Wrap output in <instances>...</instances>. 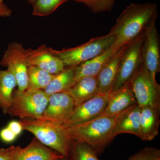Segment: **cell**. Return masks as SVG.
Listing matches in <instances>:
<instances>
[{
  "label": "cell",
  "mask_w": 160,
  "mask_h": 160,
  "mask_svg": "<svg viewBox=\"0 0 160 160\" xmlns=\"http://www.w3.org/2000/svg\"><path fill=\"white\" fill-rule=\"evenodd\" d=\"M156 3H131L121 12L109 33L114 42L110 48L116 50L128 44L144 32L158 17Z\"/></svg>",
  "instance_id": "cell-1"
},
{
  "label": "cell",
  "mask_w": 160,
  "mask_h": 160,
  "mask_svg": "<svg viewBox=\"0 0 160 160\" xmlns=\"http://www.w3.org/2000/svg\"><path fill=\"white\" fill-rule=\"evenodd\" d=\"M118 114L114 116L100 115L65 129L72 140L88 144L100 154L112 141L111 132Z\"/></svg>",
  "instance_id": "cell-2"
},
{
  "label": "cell",
  "mask_w": 160,
  "mask_h": 160,
  "mask_svg": "<svg viewBox=\"0 0 160 160\" xmlns=\"http://www.w3.org/2000/svg\"><path fill=\"white\" fill-rule=\"evenodd\" d=\"M19 122L23 130L31 132L43 145L69 157L72 140L62 126L41 119H21Z\"/></svg>",
  "instance_id": "cell-3"
},
{
  "label": "cell",
  "mask_w": 160,
  "mask_h": 160,
  "mask_svg": "<svg viewBox=\"0 0 160 160\" xmlns=\"http://www.w3.org/2000/svg\"><path fill=\"white\" fill-rule=\"evenodd\" d=\"M113 36L106 35L92 38L81 46L57 50L50 48L52 53L62 62L65 68L75 67L96 57L109 49L114 42Z\"/></svg>",
  "instance_id": "cell-4"
},
{
  "label": "cell",
  "mask_w": 160,
  "mask_h": 160,
  "mask_svg": "<svg viewBox=\"0 0 160 160\" xmlns=\"http://www.w3.org/2000/svg\"><path fill=\"white\" fill-rule=\"evenodd\" d=\"M49 97V95L41 89L14 90L8 114L21 119H41L48 105Z\"/></svg>",
  "instance_id": "cell-5"
},
{
  "label": "cell",
  "mask_w": 160,
  "mask_h": 160,
  "mask_svg": "<svg viewBox=\"0 0 160 160\" xmlns=\"http://www.w3.org/2000/svg\"><path fill=\"white\" fill-rule=\"evenodd\" d=\"M138 105L160 109V86L143 64L131 81Z\"/></svg>",
  "instance_id": "cell-6"
},
{
  "label": "cell",
  "mask_w": 160,
  "mask_h": 160,
  "mask_svg": "<svg viewBox=\"0 0 160 160\" xmlns=\"http://www.w3.org/2000/svg\"><path fill=\"white\" fill-rule=\"evenodd\" d=\"M144 33V32L128 44L120 62L112 91L131 82L142 65V48Z\"/></svg>",
  "instance_id": "cell-7"
},
{
  "label": "cell",
  "mask_w": 160,
  "mask_h": 160,
  "mask_svg": "<svg viewBox=\"0 0 160 160\" xmlns=\"http://www.w3.org/2000/svg\"><path fill=\"white\" fill-rule=\"evenodd\" d=\"M1 64L7 67L14 76L18 90L24 91L28 87V65L26 49L21 43L13 42L9 44Z\"/></svg>",
  "instance_id": "cell-8"
},
{
  "label": "cell",
  "mask_w": 160,
  "mask_h": 160,
  "mask_svg": "<svg viewBox=\"0 0 160 160\" xmlns=\"http://www.w3.org/2000/svg\"><path fill=\"white\" fill-rule=\"evenodd\" d=\"M142 56L143 66L156 78V74L160 72V37L156 21L151 23L144 31Z\"/></svg>",
  "instance_id": "cell-9"
},
{
  "label": "cell",
  "mask_w": 160,
  "mask_h": 160,
  "mask_svg": "<svg viewBox=\"0 0 160 160\" xmlns=\"http://www.w3.org/2000/svg\"><path fill=\"white\" fill-rule=\"evenodd\" d=\"M111 93L105 95H98L75 106L71 116L63 124V128L65 129L82 124L100 116L106 109Z\"/></svg>",
  "instance_id": "cell-10"
},
{
  "label": "cell",
  "mask_w": 160,
  "mask_h": 160,
  "mask_svg": "<svg viewBox=\"0 0 160 160\" xmlns=\"http://www.w3.org/2000/svg\"><path fill=\"white\" fill-rule=\"evenodd\" d=\"M74 107V101L66 92L50 95L41 120L62 126L71 116Z\"/></svg>",
  "instance_id": "cell-11"
},
{
  "label": "cell",
  "mask_w": 160,
  "mask_h": 160,
  "mask_svg": "<svg viewBox=\"0 0 160 160\" xmlns=\"http://www.w3.org/2000/svg\"><path fill=\"white\" fill-rule=\"evenodd\" d=\"M26 54L28 66H36L52 74H57L65 69L62 62L45 45L35 49H27Z\"/></svg>",
  "instance_id": "cell-12"
},
{
  "label": "cell",
  "mask_w": 160,
  "mask_h": 160,
  "mask_svg": "<svg viewBox=\"0 0 160 160\" xmlns=\"http://www.w3.org/2000/svg\"><path fill=\"white\" fill-rule=\"evenodd\" d=\"M128 44L117 51L97 76L98 95L110 94L113 90L120 62Z\"/></svg>",
  "instance_id": "cell-13"
},
{
  "label": "cell",
  "mask_w": 160,
  "mask_h": 160,
  "mask_svg": "<svg viewBox=\"0 0 160 160\" xmlns=\"http://www.w3.org/2000/svg\"><path fill=\"white\" fill-rule=\"evenodd\" d=\"M132 91L131 82L126 83L121 88L111 92L106 109L101 115L114 116L129 107L137 104Z\"/></svg>",
  "instance_id": "cell-14"
},
{
  "label": "cell",
  "mask_w": 160,
  "mask_h": 160,
  "mask_svg": "<svg viewBox=\"0 0 160 160\" xmlns=\"http://www.w3.org/2000/svg\"><path fill=\"white\" fill-rule=\"evenodd\" d=\"M141 109L137 104L118 114L112 131V139L124 133H131L139 137Z\"/></svg>",
  "instance_id": "cell-15"
},
{
  "label": "cell",
  "mask_w": 160,
  "mask_h": 160,
  "mask_svg": "<svg viewBox=\"0 0 160 160\" xmlns=\"http://www.w3.org/2000/svg\"><path fill=\"white\" fill-rule=\"evenodd\" d=\"M62 92L72 98L75 106H78L98 95L97 76L83 78Z\"/></svg>",
  "instance_id": "cell-16"
},
{
  "label": "cell",
  "mask_w": 160,
  "mask_h": 160,
  "mask_svg": "<svg viewBox=\"0 0 160 160\" xmlns=\"http://www.w3.org/2000/svg\"><path fill=\"white\" fill-rule=\"evenodd\" d=\"M62 157L35 137L25 148L20 147L15 160H56Z\"/></svg>",
  "instance_id": "cell-17"
},
{
  "label": "cell",
  "mask_w": 160,
  "mask_h": 160,
  "mask_svg": "<svg viewBox=\"0 0 160 160\" xmlns=\"http://www.w3.org/2000/svg\"><path fill=\"white\" fill-rule=\"evenodd\" d=\"M160 109L146 106L141 109L139 138L143 141L152 140L158 134Z\"/></svg>",
  "instance_id": "cell-18"
},
{
  "label": "cell",
  "mask_w": 160,
  "mask_h": 160,
  "mask_svg": "<svg viewBox=\"0 0 160 160\" xmlns=\"http://www.w3.org/2000/svg\"><path fill=\"white\" fill-rule=\"evenodd\" d=\"M117 50L112 48H109L96 57L75 66V83L86 77L98 76Z\"/></svg>",
  "instance_id": "cell-19"
},
{
  "label": "cell",
  "mask_w": 160,
  "mask_h": 160,
  "mask_svg": "<svg viewBox=\"0 0 160 160\" xmlns=\"http://www.w3.org/2000/svg\"><path fill=\"white\" fill-rule=\"evenodd\" d=\"M14 76L9 69H0V108L4 114H8L11 108L12 93L16 86Z\"/></svg>",
  "instance_id": "cell-20"
},
{
  "label": "cell",
  "mask_w": 160,
  "mask_h": 160,
  "mask_svg": "<svg viewBox=\"0 0 160 160\" xmlns=\"http://www.w3.org/2000/svg\"><path fill=\"white\" fill-rule=\"evenodd\" d=\"M75 83L74 67H68L55 74L48 86L43 90L50 96L67 90Z\"/></svg>",
  "instance_id": "cell-21"
},
{
  "label": "cell",
  "mask_w": 160,
  "mask_h": 160,
  "mask_svg": "<svg viewBox=\"0 0 160 160\" xmlns=\"http://www.w3.org/2000/svg\"><path fill=\"white\" fill-rule=\"evenodd\" d=\"M54 75L36 66H28L27 89L44 90L48 86Z\"/></svg>",
  "instance_id": "cell-22"
},
{
  "label": "cell",
  "mask_w": 160,
  "mask_h": 160,
  "mask_svg": "<svg viewBox=\"0 0 160 160\" xmlns=\"http://www.w3.org/2000/svg\"><path fill=\"white\" fill-rule=\"evenodd\" d=\"M96 152L86 143L72 140L69 157V160H99Z\"/></svg>",
  "instance_id": "cell-23"
},
{
  "label": "cell",
  "mask_w": 160,
  "mask_h": 160,
  "mask_svg": "<svg viewBox=\"0 0 160 160\" xmlns=\"http://www.w3.org/2000/svg\"><path fill=\"white\" fill-rule=\"evenodd\" d=\"M70 0H37L33 4L32 14L37 16L49 15L67 1Z\"/></svg>",
  "instance_id": "cell-24"
},
{
  "label": "cell",
  "mask_w": 160,
  "mask_h": 160,
  "mask_svg": "<svg viewBox=\"0 0 160 160\" xmlns=\"http://www.w3.org/2000/svg\"><path fill=\"white\" fill-rule=\"evenodd\" d=\"M82 3L92 12L99 13L111 11L118 0H73Z\"/></svg>",
  "instance_id": "cell-25"
},
{
  "label": "cell",
  "mask_w": 160,
  "mask_h": 160,
  "mask_svg": "<svg viewBox=\"0 0 160 160\" xmlns=\"http://www.w3.org/2000/svg\"><path fill=\"white\" fill-rule=\"evenodd\" d=\"M159 153V149L153 147H146L132 156L128 160H154Z\"/></svg>",
  "instance_id": "cell-26"
},
{
  "label": "cell",
  "mask_w": 160,
  "mask_h": 160,
  "mask_svg": "<svg viewBox=\"0 0 160 160\" xmlns=\"http://www.w3.org/2000/svg\"><path fill=\"white\" fill-rule=\"evenodd\" d=\"M20 146H12L8 148L0 149V160H15Z\"/></svg>",
  "instance_id": "cell-27"
},
{
  "label": "cell",
  "mask_w": 160,
  "mask_h": 160,
  "mask_svg": "<svg viewBox=\"0 0 160 160\" xmlns=\"http://www.w3.org/2000/svg\"><path fill=\"white\" fill-rule=\"evenodd\" d=\"M0 137L4 142L9 143L14 141L17 136L9 128L7 127L1 131Z\"/></svg>",
  "instance_id": "cell-28"
},
{
  "label": "cell",
  "mask_w": 160,
  "mask_h": 160,
  "mask_svg": "<svg viewBox=\"0 0 160 160\" xmlns=\"http://www.w3.org/2000/svg\"><path fill=\"white\" fill-rule=\"evenodd\" d=\"M7 127L9 128L17 136L19 135L23 130L22 126L19 121H12L10 122Z\"/></svg>",
  "instance_id": "cell-29"
},
{
  "label": "cell",
  "mask_w": 160,
  "mask_h": 160,
  "mask_svg": "<svg viewBox=\"0 0 160 160\" xmlns=\"http://www.w3.org/2000/svg\"><path fill=\"white\" fill-rule=\"evenodd\" d=\"M12 11L3 3L0 1V17L7 18L11 16Z\"/></svg>",
  "instance_id": "cell-30"
},
{
  "label": "cell",
  "mask_w": 160,
  "mask_h": 160,
  "mask_svg": "<svg viewBox=\"0 0 160 160\" xmlns=\"http://www.w3.org/2000/svg\"><path fill=\"white\" fill-rule=\"evenodd\" d=\"M56 160H69L68 158L65 157H62L59 158L58 159Z\"/></svg>",
  "instance_id": "cell-31"
},
{
  "label": "cell",
  "mask_w": 160,
  "mask_h": 160,
  "mask_svg": "<svg viewBox=\"0 0 160 160\" xmlns=\"http://www.w3.org/2000/svg\"><path fill=\"white\" fill-rule=\"evenodd\" d=\"M27 1H28V2H29V4L33 5V4L37 0H27Z\"/></svg>",
  "instance_id": "cell-32"
},
{
  "label": "cell",
  "mask_w": 160,
  "mask_h": 160,
  "mask_svg": "<svg viewBox=\"0 0 160 160\" xmlns=\"http://www.w3.org/2000/svg\"><path fill=\"white\" fill-rule=\"evenodd\" d=\"M154 160H160V153H159V154H158L157 156L156 157Z\"/></svg>",
  "instance_id": "cell-33"
},
{
  "label": "cell",
  "mask_w": 160,
  "mask_h": 160,
  "mask_svg": "<svg viewBox=\"0 0 160 160\" xmlns=\"http://www.w3.org/2000/svg\"><path fill=\"white\" fill-rule=\"evenodd\" d=\"M0 1H1V2H3V0H0Z\"/></svg>",
  "instance_id": "cell-34"
}]
</instances>
